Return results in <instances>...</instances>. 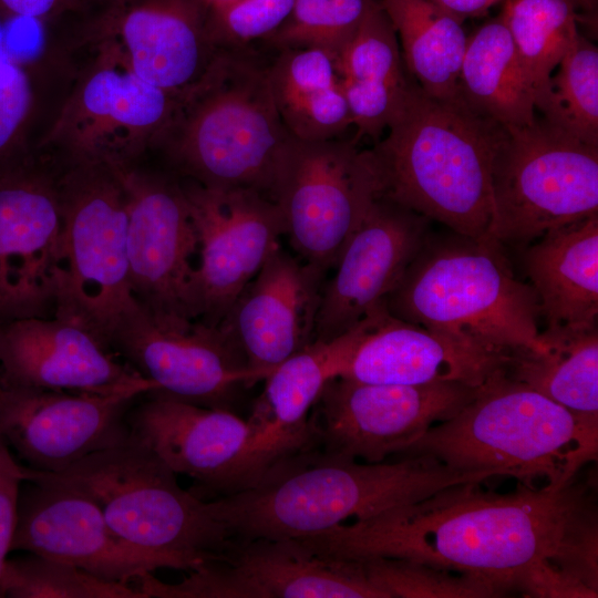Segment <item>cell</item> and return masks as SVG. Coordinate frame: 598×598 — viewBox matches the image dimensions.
<instances>
[{
    "mask_svg": "<svg viewBox=\"0 0 598 598\" xmlns=\"http://www.w3.org/2000/svg\"><path fill=\"white\" fill-rule=\"evenodd\" d=\"M478 485L451 486L298 539L331 557L408 559L489 579L511 591L523 569L560 553L592 505L586 486L574 480L509 494L486 493Z\"/></svg>",
    "mask_w": 598,
    "mask_h": 598,
    "instance_id": "6da1fadb",
    "label": "cell"
},
{
    "mask_svg": "<svg viewBox=\"0 0 598 598\" xmlns=\"http://www.w3.org/2000/svg\"><path fill=\"white\" fill-rule=\"evenodd\" d=\"M492 477L452 470L426 455L365 463L308 448L214 504L233 539L301 538Z\"/></svg>",
    "mask_w": 598,
    "mask_h": 598,
    "instance_id": "7a4b0ae2",
    "label": "cell"
},
{
    "mask_svg": "<svg viewBox=\"0 0 598 598\" xmlns=\"http://www.w3.org/2000/svg\"><path fill=\"white\" fill-rule=\"evenodd\" d=\"M503 127L462 100L433 97L411 82L388 136L369 150L380 196L458 235L488 237Z\"/></svg>",
    "mask_w": 598,
    "mask_h": 598,
    "instance_id": "3957f363",
    "label": "cell"
},
{
    "mask_svg": "<svg viewBox=\"0 0 598 598\" xmlns=\"http://www.w3.org/2000/svg\"><path fill=\"white\" fill-rule=\"evenodd\" d=\"M597 430V423L579 419L503 368L401 456L426 455L455 471L508 476L527 485L536 477L563 485L596 457Z\"/></svg>",
    "mask_w": 598,
    "mask_h": 598,
    "instance_id": "277c9868",
    "label": "cell"
},
{
    "mask_svg": "<svg viewBox=\"0 0 598 598\" xmlns=\"http://www.w3.org/2000/svg\"><path fill=\"white\" fill-rule=\"evenodd\" d=\"M395 319L507 354L540 350L539 305L493 238L430 234L385 299Z\"/></svg>",
    "mask_w": 598,
    "mask_h": 598,
    "instance_id": "5b68a950",
    "label": "cell"
},
{
    "mask_svg": "<svg viewBox=\"0 0 598 598\" xmlns=\"http://www.w3.org/2000/svg\"><path fill=\"white\" fill-rule=\"evenodd\" d=\"M293 138L277 110L268 69L221 50L184 97L163 145L192 182L254 189L271 199Z\"/></svg>",
    "mask_w": 598,
    "mask_h": 598,
    "instance_id": "8992f818",
    "label": "cell"
},
{
    "mask_svg": "<svg viewBox=\"0 0 598 598\" xmlns=\"http://www.w3.org/2000/svg\"><path fill=\"white\" fill-rule=\"evenodd\" d=\"M37 473L89 495L116 534L176 569L223 560L235 544L214 502L182 488L177 474L132 434L61 472Z\"/></svg>",
    "mask_w": 598,
    "mask_h": 598,
    "instance_id": "52a82bcc",
    "label": "cell"
},
{
    "mask_svg": "<svg viewBox=\"0 0 598 598\" xmlns=\"http://www.w3.org/2000/svg\"><path fill=\"white\" fill-rule=\"evenodd\" d=\"M61 270L53 316L89 330L105 347L140 306L130 285L127 199L103 163L68 164L59 176Z\"/></svg>",
    "mask_w": 598,
    "mask_h": 598,
    "instance_id": "ba28073f",
    "label": "cell"
},
{
    "mask_svg": "<svg viewBox=\"0 0 598 598\" xmlns=\"http://www.w3.org/2000/svg\"><path fill=\"white\" fill-rule=\"evenodd\" d=\"M488 237L525 247L548 230L598 214V146L543 118L503 127L492 169Z\"/></svg>",
    "mask_w": 598,
    "mask_h": 598,
    "instance_id": "9c48e42d",
    "label": "cell"
},
{
    "mask_svg": "<svg viewBox=\"0 0 598 598\" xmlns=\"http://www.w3.org/2000/svg\"><path fill=\"white\" fill-rule=\"evenodd\" d=\"M86 40L93 60L39 146L59 150L68 164H135L150 146L163 144L184 97L142 80L109 41Z\"/></svg>",
    "mask_w": 598,
    "mask_h": 598,
    "instance_id": "30bf717a",
    "label": "cell"
},
{
    "mask_svg": "<svg viewBox=\"0 0 598 598\" xmlns=\"http://www.w3.org/2000/svg\"><path fill=\"white\" fill-rule=\"evenodd\" d=\"M379 182L369 150L342 140L293 138L271 200L279 207L292 248L323 270L334 267L373 200Z\"/></svg>",
    "mask_w": 598,
    "mask_h": 598,
    "instance_id": "8fae6325",
    "label": "cell"
},
{
    "mask_svg": "<svg viewBox=\"0 0 598 598\" xmlns=\"http://www.w3.org/2000/svg\"><path fill=\"white\" fill-rule=\"evenodd\" d=\"M127 199L132 295L159 327L196 321L194 275L198 236L182 185L132 165H110Z\"/></svg>",
    "mask_w": 598,
    "mask_h": 598,
    "instance_id": "7c38bea8",
    "label": "cell"
},
{
    "mask_svg": "<svg viewBox=\"0 0 598 598\" xmlns=\"http://www.w3.org/2000/svg\"><path fill=\"white\" fill-rule=\"evenodd\" d=\"M477 389L457 382L406 385L334 377L315 404L316 441L329 454L384 462L401 456L433 425L454 416Z\"/></svg>",
    "mask_w": 598,
    "mask_h": 598,
    "instance_id": "4fadbf2b",
    "label": "cell"
},
{
    "mask_svg": "<svg viewBox=\"0 0 598 598\" xmlns=\"http://www.w3.org/2000/svg\"><path fill=\"white\" fill-rule=\"evenodd\" d=\"M61 245L59 176L29 151L0 165V322L54 315Z\"/></svg>",
    "mask_w": 598,
    "mask_h": 598,
    "instance_id": "5bb4252c",
    "label": "cell"
},
{
    "mask_svg": "<svg viewBox=\"0 0 598 598\" xmlns=\"http://www.w3.org/2000/svg\"><path fill=\"white\" fill-rule=\"evenodd\" d=\"M198 236L193 290L196 321L217 327L279 246L286 228L277 204L247 188L182 185Z\"/></svg>",
    "mask_w": 598,
    "mask_h": 598,
    "instance_id": "9a60e30c",
    "label": "cell"
},
{
    "mask_svg": "<svg viewBox=\"0 0 598 598\" xmlns=\"http://www.w3.org/2000/svg\"><path fill=\"white\" fill-rule=\"evenodd\" d=\"M141 395L48 390L0 377V439L25 467L58 473L126 441V416Z\"/></svg>",
    "mask_w": 598,
    "mask_h": 598,
    "instance_id": "2e32d148",
    "label": "cell"
},
{
    "mask_svg": "<svg viewBox=\"0 0 598 598\" xmlns=\"http://www.w3.org/2000/svg\"><path fill=\"white\" fill-rule=\"evenodd\" d=\"M11 551L71 564L95 577L130 584L146 573L176 569L168 558L132 545L82 491L25 467Z\"/></svg>",
    "mask_w": 598,
    "mask_h": 598,
    "instance_id": "e0dca14e",
    "label": "cell"
},
{
    "mask_svg": "<svg viewBox=\"0 0 598 598\" xmlns=\"http://www.w3.org/2000/svg\"><path fill=\"white\" fill-rule=\"evenodd\" d=\"M110 348L158 391L200 406L228 409L240 386L266 379L219 326L164 328L140 307L118 323Z\"/></svg>",
    "mask_w": 598,
    "mask_h": 598,
    "instance_id": "ac0fdd59",
    "label": "cell"
},
{
    "mask_svg": "<svg viewBox=\"0 0 598 598\" xmlns=\"http://www.w3.org/2000/svg\"><path fill=\"white\" fill-rule=\"evenodd\" d=\"M430 234L427 218L377 197L323 283L313 340L336 339L383 307Z\"/></svg>",
    "mask_w": 598,
    "mask_h": 598,
    "instance_id": "d6986e66",
    "label": "cell"
},
{
    "mask_svg": "<svg viewBox=\"0 0 598 598\" xmlns=\"http://www.w3.org/2000/svg\"><path fill=\"white\" fill-rule=\"evenodd\" d=\"M86 39L109 41L142 80L185 97L221 49L199 0H105Z\"/></svg>",
    "mask_w": 598,
    "mask_h": 598,
    "instance_id": "ffe728a7",
    "label": "cell"
},
{
    "mask_svg": "<svg viewBox=\"0 0 598 598\" xmlns=\"http://www.w3.org/2000/svg\"><path fill=\"white\" fill-rule=\"evenodd\" d=\"M130 409L131 434L176 474L224 496L249 485L252 431L228 409L207 408L158 390Z\"/></svg>",
    "mask_w": 598,
    "mask_h": 598,
    "instance_id": "44dd1931",
    "label": "cell"
},
{
    "mask_svg": "<svg viewBox=\"0 0 598 598\" xmlns=\"http://www.w3.org/2000/svg\"><path fill=\"white\" fill-rule=\"evenodd\" d=\"M0 377L20 385L70 392L158 390L89 330L56 316L0 322Z\"/></svg>",
    "mask_w": 598,
    "mask_h": 598,
    "instance_id": "7402d4cb",
    "label": "cell"
},
{
    "mask_svg": "<svg viewBox=\"0 0 598 598\" xmlns=\"http://www.w3.org/2000/svg\"><path fill=\"white\" fill-rule=\"evenodd\" d=\"M203 598H385L360 561L317 553L298 538L235 542L195 576Z\"/></svg>",
    "mask_w": 598,
    "mask_h": 598,
    "instance_id": "603a6c76",
    "label": "cell"
},
{
    "mask_svg": "<svg viewBox=\"0 0 598 598\" xmlns=\"http://www.w3.org/2000/svg\"><path fill=\"white\" fill-rule=\"evenodd\" d=\"M324 274L278 246L246 285L219 327L251 369L267 378L313 341Z\"/></svg>",
    "mask_w": 598,
    "mask_h": 598,
    "instance_id": "cb8c5ba5",
    "label": "cell"
},
{
    "mask_svg": "<svg viewBox=\"0 0 598 598\" xmlns=\"http://www.w3.org/2000/svg\"><path fill=\"white\" fill-rule=\"evenodd\" d=\"M379 311L336 339L313 340L264 380V392L247 420L252 431L249 486L276 464L308 450L316 441L309 411L326 383L340 375Z\"/></svg>",
    "mask_w": 598,
    "mask_h": 598,
    "instance_id": "d4e9b609",
    "label": "cell"
},
{
    "mask_svg": "<svg viewBox=\"0 0 598 598\" xmlns=\"http://www.w3.org/2000/svg\"><path fill=\"white\" fill-rule=\"evenodd\" d=\"M507 354L395 319L384 308L338 377L384 384L480 386L504 368Z\"/></svg>",
    "mask_w": 598,
    "mask_h": 598,
    "instance_id": "484cf974",
    "label": "cell"
},
{
    "mask_svg": "<svg viewBox=\"0 0 598 598\" xmlns=\"http://www.w3.org/2000/svg\"><path fill=\"white\" fill-rule=\"evenodd\" d=\"M534 243L524 265L547 327H596L598 214L553 228Z\"/></svg>",
    "mask_w": 598,
    "mask_h": 598,
    "instance_id": "4316f807",
    "label": "cell"
},
{
    "mask_svg": "<svg viewBox=\"0 0 598 598\" xmlns=\"http://www.w3.org/2000/svg\"><path fill=\"white\" fill-rule=\"evenodd\" d=\"M540 350L507 354L505 373L579 419L598 424V329L566 326L539 331Z\"/></svg>",
    "mask_w": 598,
    "mask_h": 598,
    "instance_id": "83f0119b",
    "label": "cell"
},
{
    "mask_svg": "<svg viewBox=\"0 0 598 598\" xmlns=\"http://www.w3.org/2000/svg\"><path fill=\"white\" fill-rule=\"evenodd\" d=\"M458 90L471 110L505 127H522L536 120L534 91L501 16L467 37Z\"/></svg>",
    "mask_w": 598,
    "mask_h": 598,
    "instance_id": "f1b7e54d",
    "label": "cell"
},
{
    "mask_svg": "<svg viewBox=\"0 0 598 598\" xmlns=\"http://www.w3.org/2000/svg\"><path fill=\"white\" fill-rule=\"evenodd\" d=\"M401 41L403 61L429 95L462 100L458 78L467 35L463 21L430 0H380Z\"/></svg>",
    "mask_w": 598,
    "mask_h": 598,
    "instance_id": "f546056e",
    "label": "cell"
},
{
    "mask_svg": "<svg viewBox=\"0 0 598 598\" xmlns=\"http://www.w3.org/2000/svg\"><path fill=\"white\" fill-rule=\"evenodd\" d=\"M575 0H504L506 24L535 100L579 37Z\"/></svg>",
    "mask_w": 598,
    "mask_h": 598,
    "instance_id": "4dcf8cb0",
    "label": "cell"
},
{
    "mask_svg": "<svg viewBox=\"0 0 598 598\" xmlns=\"http://www.w3.org/2000/svg\"><path fill=\"white\" fill-rule=\"evenodd\" d=\"M535 100L543 120L573 137L598 146V49L579 34Z\"/></svg>",
    "mask_w": 598,
    "mask_h": 598,
    "instance_id": "1f68e13d",
    "label": "cell"
},
{
    "mask_svg": "<svg viewBox=\"0 0 598 598\" xmlns=\"http://www.w3.org/2000/svg\"><path fill=\"white\" fill-rule=\"evenodd\" d=\"M0 597L144 598L130 584L104 580L71 564L31 553L7 558L0 575Z\"/></svg>",
    "mask_w": 598,
    "mask_h": 598,
    "instance_id": "d6a6232c",
    "label": "cell"
},
{
    "mask_svg": "<svg viewBox=\"0 0 598 598\" xmlns=\"http://www.w3.org/2000/svg\"><path fill=\"white\" fill-rule=\"evenodd\" d=\"M357 561L385 598H489L508 592L489 579L408 559L380 557Z\"/></svg>",
    "mask_w": 598,
    "mask_h": 598,
    "instance_id": "836d02e7",
    "label": "cell"
},
{
    "mask_svg": "<svg viewBox=\"0 0 598 598\" xmlns=\"http://www.w3.org/2000/svg\"><path fill=\"white\" fill-rule=\"evenodd\" d=\"M372 0H295L283 22L266 40L287 50L319 48L338 59L361 24Z\"/></svg>",
    "mask_w": 598,
    "mask_h": 598,
    "instance_id": "e575fe53",
    "label": "cell"
},
{
    "mask_svg": "<svg viewBox=\"0 0 598 598\" xmlns=\"http://www.w3.org/2000/svg\"><path fill=\"white\" fill-rule=\"evenodd\" d=\"M341 79L405 87L398 35L380 0H372L357 32L339 59Z\"/></svg>",
    "mask_w": 598,
    "mask_h": 598,
    "instance_id": "d590c367",
    "label": "cell"
},
{
    "mask_svg": "<svg viewBox=\"0 0 598 598\" xmlns=\"http://www.w3.org/2000/svg\"><path fill=\"white\" fill-rule=\"evenodd\" d=\"M274 99L285 126L298 140H332L352 125L341 82Z\"/></svg>",
    "mask_w": 598,
    "mask_h": 598,
    "instance_id": "8d00e7d4",
    "label": "cell"
},
{
    "mask_svg": "<svg viewBox=\"0 0 598 598\" xmlns=\"http://www.w3.org/2000/svg\"><path fill=\"white\" fill-rule=\"evenodd\" d=\"M34 105L28 66L0 51V165L29 151L25 137Z\"/></svg>",
    "mask_w": 598,
    "mask_h": 598,
    "instance_id": "74e56055",
    "label": "cell"
},
{
    "mask_svg": "<svg viewBox=\"0 0 598 598\" xmlns=\"http://www.w3.org/2000/svg\"><path fill=\"white\" fill-rule=\"evenodd\" d=\"M295 0H237L207 11L212 40L221 49V45L266 39L283 24Z\"/></svg>",
    "mask_w": 598,
    "mask_h": 598,
    "instance_id": "f35d334b",
    "label": "cell"
},
{
    "mask_svg": "<svg viewBox=\"0 0 598 598\" xmlns=\"http://www.w3.org/2000/svg\"><path fill=\"white\" fill-rule=\"evenodd\" d=\"M25 466L0 439V575L11 551Z\"/></svg>",
    "mask_w": 598,
    "mask_h": 598,
    "instance_id": "ab89813d",
    "label": "cell"
},
{
    "mask_svg": "<svg viewBox=\"0 0 598 598\" xmlns=\"http://www.w3.org/2000/svg\"><path fill=\"white\" fill-rule=\"evenodd\" d=\"M516 589L530 597L592 598L598 591L542 559L523 569L513 581Z\"/></svg>",
    "mask_w": 598,
    "mask_h": 598,
    "instance_id": "60d3db41",
    "label": "cell"
},
{
    "mask_svg": "<svg viewBox=\"0 0 598 598\" xmlns=\"http://www.w3.org/2000/svg\"><path fill=\"white\" fill-rule=\"evenodd\" d=\"M83 0H0V19L50 20L76 10Z\"/></svg>",
    "mask_w": 598,
    "mask_h": 598,
    "instance_id": "b9f144b4",
    "label": "cell"
},
{
    "mask_svg": "<svg viewBox=\"0 0 598 598\" xmlns=\"http://www.w3.org/2000/svg\"><path fill=\"white\" fill-rule=\"evenodd\" d=\"M437 7L464 21L485 16L492 7L504 0H430Z\"/></svg>",
    "mask_w": 598,
    "mask_h": 598,
    "instance_id": "7bdbcfd3",
    "label": "cell"
},
{
    "mask_svg": "<svg viewBox=\"0 0 598 598\" xmlns=\"http://www.w3.org/2000/svg\"><path fill=\"white\" fill-rule=\"evenodd\" d=\"M199 1L207 9V11H215L224 7H227L237 0H199Z\"/></svg>",
    "mask_w": 598,
    "mask_h": 598,
    "instance_id": "ee69618b",
    "label": "cell"
},
{
    "mask_svg": "<svg viewBox=\"0 0 598 598\" xmlns=\"http://www.w3.org/2000/svg\"><path fill=\"white\" fill-rule=\"evenodd\" d=\"M579 8H582V9H586V10H591L594 9V6H595V0H575Z\"/></svg>",
    "mask_w": 598,
    "mask_h": 598,
    "instance_id": "f6af8a7d",
    "label": "cell"
}]
</instances>
